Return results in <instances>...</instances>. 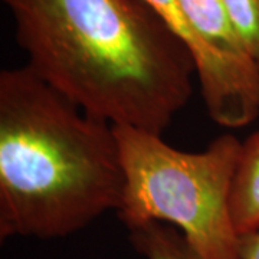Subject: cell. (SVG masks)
<instances>
[{
	"mask_svg": "<svg viewBox=\"0 0 259 259\" xmlns=\"http://www.w3.org/2000/svg\"><path fill=\"white\" fill-rule=\"evenodd\" d=\"M233 225L239 236L259 229V137L243 141L231 193Z\"/></svg>",
	"mask_w": 259,
	"mask_h": 259,
	"instance_id": "5b68a950",
	"label": "cell"
},
{
	"mask_svg": "<svg viewBox=\"0 0 259 259\" xmlns=\"http://www.w3.org/2000/svg\"><path fill=\"white\" fill-rule=\"evenodd\" d=\"M124 168L114 125L28 66L0 72V239H59L118 209Z\"/></svg>",
	"mask_w": 259,
	"mask_h": 259,
	"instance_id": "7a4b0ae2",
	"label": "cell"
},
{
	"mask_svg": "<svg viewBox=\"0 0 259 259\" xmlns=\"http://www.w3.org/2000/svg\"><path fill=\"white\" fill-rule=\"evenodd\" d=\"M29 69L83 112L163 136L193 94L189 48L144 0H2Z\"/></svg>",
	"mask_w": 259,
	"mask_h": 259,
	"instance_id": "6da1fadb",
	"label": "cell"
},
{
	"mask_svg": "<svg viewBox=\"0 0 259 259\" xmlns=\"http://www.w3.org/2000/svg\"><path fill=\"white\" fill-rule=\"evenodd\" d=\"M133 248L146 259H203L171 225L146 222L128 229Z\"/></svg>",
	"mask_w": 259,
	"mask_h": 259,
	"instance_id": "8992f818",
	"label": "cell"
},
{
	"mask_svg": "<svg viewBox=\"0 0 259 259\" xmlns=\"http://www.w3.org/2000/svg\"><path fill=\"white\" fill-rule=\"evenodd\" d=\"M255 134H256V136H258V137H259V131H256V133H255Z\"/></svg>",
	"mask_w": 259,
	"mask_h": 259,
	"instance_id": "9c48e42d",
	"label": "cell"
},
{
	"mask_svg": "<svg viewBox=\"0 0 259 259\" xmlns=\"http://www.w3.org/2000/svg\"><path fill=\"white\" fill-rule=\"evenodd\" d=\"M114 131L124 168L117 216L125 228L168 223L203 259H242L231 193L243 143L228 133L203 151L187 153L144 130Z\"/></svg>",
	"mask_w": 259,
	"mask_h": 259,
	"instance_id": "3957f363",
	"label": "cell"
},
{
	"mask_svg": "<svg viewBox=\"0 0 259 259\" xmlns=\"http://www.w3.org/2000/svg\"><path fill=\"white\" fill-rule=\"evenodd\" d=\"M239 249L242 259H259V229L242 235Z\"/></svg>",
	"mask_w": 259,
	"mask_h": 259,
	"instance_id": "ba28073f",
	"label": "cell"
},
{
	"mask_svg": "<svg viewBox=\"0 0 259 259\" xmlns=\"http://www.w3.org/2000/svg\"><path fill=\"white\" fill-rule=\"evenodd\" d=\"M250 56L259 64V0H223Z\"/></svg>",
	"mask_w": 259,
	"mask_h": 259,
	"instance_id": "52a82bcc",
	"label": "cell"
},
{
	"mask_svg": "<svg viewBox=\"0 0 259 259\" xmlns=\"http://www.w3.org/2000/svg\"><path fill=\"white\" fill-rule=\"evenodd\" d=\"M202 48L196 75L209 117L242 128L259 115V64L250 56L223 0H179Z\"/></svg>",
	"mask_w": 259,
	"mask_h": 259,
	"instance_id": "277c9868",
	"label": "cell"
}]
</instances>
